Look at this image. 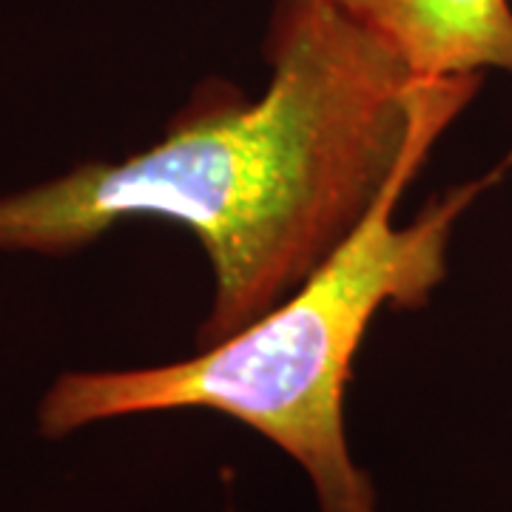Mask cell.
I'll list each match as a JSON object with an SVG mask.
<instances>
[{
	"instance_id": "obj_1",
	"label": "cell",
	"mask_w": 512,
	"mask_h": 512,
	"mask_svg": "<svg viewBox=\"0 0 512 512\" xmlns=\"http://www.w3.org/2000/svg\"><path fill=\"white\" fill-rule=\"evenodd\" d=\"M265 57L262 97L205 89L154 146L0 194V254L69 256L123 222H174L214 279L197 348L276 308L382 197L433 77L328 0H279Z\"/></svg>"
},
{
	"instance_id": "obj_2",
	"label": "cell",
	"mask_w": 512,
	"mask_h": 512,
	"mask_svg": "<svg viewBox=\"0 0 512 512\" xmlns=\"http://www.w3.org/2000/svg\"><path fill=\"white\" fill-rule=\"evenodd\" d=\"M481 77H433L413 140L359 228L291 296L197 356L134 370H72L37 404L43 439L165 410H214L242 421L308 473L319 512H379L376 490L350 456L345 393L367 328L384 308L416 311L447 276L458 217L501 168L430 200L396 225V208L441 131L476 97Z\"/></svg>"
},
{
	"instance_id": "obj_3",
	"label": "cell",
	"mask_w": 512,
	"mask_h": 512,
	"mask_svg": "<svg viewBox=\"0 0 512 512\" xmlns=\"http://www.w3.org/2000/svg\"><path fill=\"white\" fill-rule=\"evenodd\" d=\"M416 77H512L510 0H328Z\"/></svg>"
}]
</instances>
